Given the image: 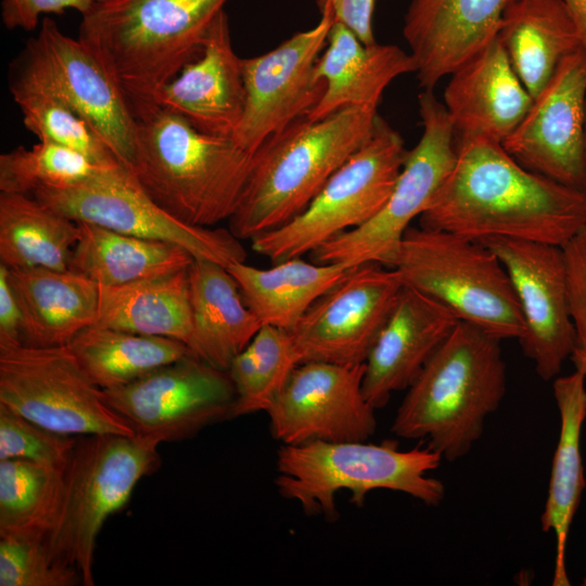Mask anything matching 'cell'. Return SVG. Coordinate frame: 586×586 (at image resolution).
I'll return each instance as SVG.
<instances>
[{"mask_svg":"<svg viewBox=\"0 0 586 586\" xmlns=\"http://www.w3.org/2000/svg\"><path fill=\"white\" fill-rule=\"evenodd\" d=\"M449 76L443 104L457 140L483 137L502 142L533 101L497 36Z\"/></svg>","mask_w":586,"mask_h":586,"instance_id":"cell-23","label":"cell"},{"mask_svg":"<svg viewBox=\"0 0 586 586\" xmlns=\"http://www.w3.org/2000/svg\"><path fill=\"white\" fill-rule=\"evenodd\" d=\"M103 168L74 150L39 140L31 149L18 146L0 155V191L33 194L42 187L84 181Z\"/></svg>","mask_w":586,"mask_h":586,"instance_id":"cell-37","label":"cell"},{"mask_svg":"<svg viewBox=\"0 0 586 586\" xmlns=\"http://www.w3.org/2000/svg\"><path fill=\"white\" fill-rule=\"evenodd\" d=\"M418 220L422 228L474 240L512 238L562 246L586 226V190L525 168L501 142L462 139L450 173Z\"/></svg>","mask_w":586,"mask_h":586,"instance_id":"cell-1","label":"cell"},{"mask_svg":"<svg viewBox=\"0 0 586 586\" xmlns=\"http://www.w3.org/2000/svg\"><path fill=\"white\" fill-rule=\"evenodd\" d=\"M78 222L34 196L0 193V260L8 268L68 270Z\"/></svg>","mask_w":586,"mask_h":586,"instance_id":"cell-32","label":"cell"},{"mask_svg":"<svg viewBox=\"0 0 586 586\" xmlns=\"http://www.w3.org/2000/svg\"><path fill=\"white\" fill-rule=\"evenodd\" d=\"M33 196L76 222L174 243L194 259L225 267L246 259L241 240L229 229L194 227L174 218L148 195L133 173L122 164L105 167L77 183L39 188Z\"/></svg>","mask_w":586,"mask_h":586,"instance_id":"cell-11","label":"cell"},{"mask_svg":"<svg viewBox=\"0 0 586 586\" xmlns=\"http://www.w3.org/2000/svg\"><path fill=\"white\" fill-rule=\"evenodd\" d=\"M67 346L101 390L126 385L160 367L194 355L176 339L95 324L80 331Z\"/></svg>","mask_w":586,"mask_h":586,"instance_id":"cell-33","label":"cell"},{"mask_svg":"<svg viewBox=\"0 0 586 586\" xmlns=\"http://www.w3.org/2000/svg\"><path fill=\"white\" fill-rule=\"evenodd\" d=\"M378 115L373 109L346 107L317 120L302 116L268 137L253 153L228 229L252 240L297 216L368 141Z\"/></svg>","mask_w":586,"mask_h":586,"instance_id":"cell-5","label":"cell"},{"mask_svg":"<svg viewBox=\"0 0 586 586\" xmlns=\"http://www.w3.org/2000/svg\"><path fill=\"white\" fill-rule=\"evenodd\" d=\"M0 404L64 435H135L67 345L0 346Z\"/></svg>","mask_w":586,"mask_h":586,"instance_id":"cell-12","label":"cell"},{"mask_svg":"<svg viewBox=\"0 0 586 586\" xmlns=\"http://www.w3.org/2000/svg\"><path fill=\"white\" fill-rule=\"evenodd\" d=\"M583 586H586V576L583 579Z\"/></svg>","mask_w":586,"mask_h":586,"instance_id":"cell-48","label":"cell"},{"mask_svg":"<svg viewBox=\"0 0 586 586\" xmlns=\"http://www.w3.org/2000/svg\"><path fill=\"white\" fill-rule=\"evenodd\" d=\"M193 320V354L209 365L228 370L244 349L260 321L247 307L240 286L227 267L193 259L188 268Z\"/></svg>","mask_w":586,"mask_h":586,"instance_id":"cell-27","label":"cell"},{"mask_svg":"<svg viewBox=\"0 0 586 586\" xmlns=\"http://www.w3.org/2000/svg\"><path fill=\"white\" fill-rule=\"evenodd\" d=\"M247 307L260 323L291 331L308 308L353 267L293 257L262 269L234 263L227 267Z\"/></svg>","mask_w":586,"mask_h":586,"instance_id":"cell-30","label":"cell"},{"mask_svg":"<svg viewBox=\"0 0 586 586\" xmlns=\"http://www.w3.org/2000/svg\"><path fill=\"white\" fill-rule=\"evenodd\" d=\"M377 0H315L320 13L329 11L365 44L375 43L373 12Z\"/></svg>","mask_w":586,"mask_h":586,"instance_id":"cell-42","label":"cell"},{"mask_svg":"<svg viewBox=\"0 0 586 586\" xmlns=\"http://www.w3.org/2000/svg\"><path fill=\"white\" fill-rule=\"evenodd\" d=\"M65 470L24 460H0V537L47 539L65 497Z\"/></svg>","mask_w":586,"mask_h":586,"instance_id":"cell-34","label":"cell"},{"mask_svg":"<svg viewBox=\"0 0 586 586\" xmlns=\"http://www.w3.org/2000/svg\"><path fill=\"white\" fill-rule=\"evenodd\" d=\"M458 321L438 302L404 285L365 361L368 403L383 408L393 393L407 390Z\"/></svg>","mask_w":586,"mask_h":586,"instance_id":"cell-21","label":"cell"},{"mask_svg":"<svg viewBox=\"0 0 586 586\" xmlns=\"http://www.w3.org/2000/svg\"><path fill=\"white\" fill-rule=\"evenodd\" d=\"M22 344L21 311L8 279V267L0 265V346Z\"/></svg>","mask_w":586,"mask_h":586,"instance_id":"cell-43","label":"cell"},{"mask_svg":"<svg viewBox=\"0 0 586 586\" xmlns=\"http://www.w3.org/2000/svg\"><path fill=\"white\" fill-rule=\"evenodd\" d=\"M392 268L404 285L438 302L459 321L500 340L519 341L523 335L524 322L509 276L481 241L410 226Z\"/></svg>","mask_w":586,"mask_h":586,"instance_id":"cell-7","label":"cell"},{"mask_svg":"<svg viewBox=\"0 0 586 586\" xmlns=\"http://www.w3.org/2000/svg\"><path fill=\"white\" fill-rule=\"evenodd\" d=\"M586 51L565 56L501 142L525 168L586 190Z\"/></svg>","mask_w":586,"mask_h":586,"instance_id":"cell-19","label":"cell"},{"mask_svg":"<svg viewBox=\"0 0 586 586\" xmlns=\"http://www.w3.org/2000/svg\"><path fill=\"white\" fill-rule=\"evenodd\" d=\"M69 269L100 285H123L173 273L193 262L189 252L174 243L119 233L101 226L78 222Z\"/></svg>","mask_w":586,"mask_h":586,"instance_id":"cell-31","label":"cell"},{"mask_svg":"<svg viewBox=\"0 0 586 586\" xmlns=\"http://www.w3.org/2000/svg\"><path fill=\"white\" fill-rule=\"evenodd\" d=\"M508 1L410 0L403 35L423 90H433L497 36Z\"/></svg>","mask_w":586,"mask_h":586,"instance_id":"cell-22","label":"cell"},{"mask_svg":"<svg viewBox=\"0 0 586 586\" xmlns=\"http://www.w3.org/2000/svg\"><path fill=\"white\" fill-rule=\"evenodd\" d=\"M561 247L576 348L586 351V226Z\"/></svg>","mask_w":586,"mask_h":586,"instance_id":"cell-40","label":"cell"},{"mask_svg":"<svg viewBox=\"0 0 586 586\" xmlns=\"http://www.w3.org/2000/svg\"><path fill=\"white\" fill-rule=\"evenodd\" d=\"M298 364L290 332L262 326L227 370L235 390L232 418L267 411Z\"/></svg>","mask_w":586,"mask_h":586,"instance_id":"cell-35","label":"cell"},{"mask_svg":"<svg viewBox=\"0 0 586 586\" xmlns=\"http://www.w3.org/2000/svg\"><path fill=\"white\" fill-rule=\"evenodd\" d=\"M93 3H100V2H106V1H110V0H91Z\"/></svg>","mask_w":586,"mask_h":586,"instance_id":"cell-46","label":"cell"},{"mask_svg":"<svg viewBox=\"0 0 586 586\" xmlns=\"http://www.w3.org/2000/svg\"><path fill=\"white\" fill-rule=\"evenodd\" d=\"M160 442L150 436H78L65 469V497L59 523L46 539L51 550L76 566L84 586H93L95 540L103 524L129 500L139 481L161 466Z\"/></svg>","mask_w":586,"mask_h":586,"instance_id":"cell-8","label":"cell"},{"mask_svg":"<svg viewBox=\"0 0 586 586\" xmlns=\"http://www.w3.org/2000/svg\"><path fill=\"white\" fill-rule=\"evenodd\" d=\"M8 279L21 311L22 344L66 346L95 324L99 284L71 269L8 268Z\"/></svg>","mask_w":586,"mask_h":586,"instance_id":"cell-25","label":"cell"},{"mask_svg":"<svg viewBox=\"0 0 586 586\" xmlns=\"http://www.w3.org/2000/svg\"><path fill=\"white\" fill-rule=\"evenodd\" d=\"M137 119L130 170L142 189L174 218L212 228L234 213L253 163V153L232 137L199 131L161 106Z\"/></svg>","mask_w":586,"mask_h":586,"instance_id":"cell-3","label":"cell"},{"mask_svg":"<svg viewBox=\"0 0 586 586\" xmlns=\"http://www.w3.org/2000/svg\"><path fill=\"white\" fill-rule=\"evenodd\" d=\"M227 0H110L85 12L78 39L124 93L135 116L202 52Z\"/></svg>","mask_w":586,"mask_h":586,"instance_id":"cell-2","label":"cell"},{"mask_svg":"<svg viewBox=\"0 0 586 586\" xmlns=\"http://www.w3.org/2000/svg\"><path fill=\"white\" fill-rule=\"evenodd\" d=\"M505 267L521 309L524 332L519 340L535 371L549 381L577 347L562 247L512 238L479 240Z\"/></svg>","mask_w":586,"mask_h":586,"instance_id":"cell-16","label":"cell"},{"mask_svg":"<svg viewBox=\"0 0 586 586\" xmlns=\"http://www.w3.org/2000/svg\"><path fill=\"white\" fill-rule=\"evenodd\" d=\"M10 89L25 127L40 141L74 150L100 166L120 164L95 130L56 95L22 74Z\"/></svg>","mask_w":586,"mask_h":586,"instance_id":"cell-36","label":"cell"},{"mask_svg":"<svg viewBox=\"0 0 586 586\" xmlns=\"http://www.w3.org/2000/svg\"><path fill=\"white\" fill-rule=\"evenodd\" d=\"M92 4L91 0H3L1 15L9 29L34 30L41 14H60L67 9L84 14Z\"/></svg>","mask_w":586,"mask_h":586,"instance_id":"cell-41","label":"cell"},{"mask_svg":"<svg viewBox=\"0 0 586 586\" xmlns=\"http://www.w3.org/2000/svg\"><path fill=\"white\" fill-rule=\"evenodd\" d=\"M106 404L135 434L161 444L198 434L232 418L235 390L227 370L195 355L160 367L123 386L102 390Z\"/></svg>","mask_w":586,"mask_h":586,"instance_id":"cell-13","label":"cell"},{"mask_svg":"<svg viewBox=\"0 0 586 586\" xmlns=\"http://www.w3.org/2000/svg\"><path fill=\"white\" fill-rule=\"evenodd\" d=\"M416 69L411 54L398 46L365 44L348 27L334 22L316 64L324 92L306 117L317 120L346 107L378 110L390 84Z\"/></svg>","mask_w":586,"mask_h":586,"instance_id":"cell-24","label":"cell"},{"mask_svg":"<svg viewBox=\"0 0 586 586\" xmlns=\"http://www.w3.org/2000/svg\"><path fill=\"white\" fill-rule=\"evenodd\" d=\"M585 166H586V140H585Z\"/></svg>","mask_w":586,"mask_h":586,"instance_id":"cell-47","label":"cell"},{"mask_svg":"<svg viewBox=\"0 0 586 586\" xmlns=\"http://www.w3.org/2000/svg\"><path fill=\"white\" fill-rule=\"evenodd\" d=\"M403 288L392 267L379 263L353 267L289 331L300 364H364Z\"/></svg>","mask_w":586,"mask_h":586,"instance_id":"cell-15","label":"cell"},{"mask_svg":"<svg viewBox=\"0 0 586 586\" xmlns=\"http://www.w3.org/2000/svg\"><path fill=\"white\" fill-rule=\"evenodd\" d=\"M188 268L123 285L99 284L95 326L176 339L192 351Z\"/></svg>","mask_w":586,"mask_h":586,"instance_id":"cell-29","label":"cell"},{"mask_svg":"<svg viewBox=\"0 0 586 586\" xmlns=\"http://www.w3.org/2000/svg\"><path fill=\"white\" fill-rule=\"evenodd\" d=\"M334 22L331 12H322L313 28L267 53L242 59L245 105L232 136L241 148L254 153L268 137L317 105L326 85L316 76V64Z\"/></svg>","mask_w":586,"mask_h":586,"instance_id":"cell-17","label":"cell"},{"mask_svg":"<svg viewBox=\"0 0 586 586\" xmlns=\"http://www.w3.org/2000/svg\"><path fill=\"white\" fill-rule=\"evenodd\" d=\"M570 359L573 361L575 370L579 371L586 379V351L576 348Z\"/></svg>","mask_w":586,"mask_h":586,"instance_id":"cell-45","label":"cell"},{"mask_svg":"<svg viewBox=\"0 0 586 586\" xmlns=\"http://www.w3.org/2000/svg\"><path fill=\"white\" fill-rule=\"evenodd\" d=\"M201 132L232 137L245 105L242 59L233 50L229 20L222 10L213 21L201 54L154 97Z\"/></svg>","mask_w":586,"mask_h":586,"instance_id":"cell-20","label":"cell"},{"mask_svg":"<svg viewBox=\"0 0 586 586\" xmlns=\"http://www.w3.org/2000/svg\"><path fill=\"white\" fill-rule=\"evenodd\" d=\"M18 74L31 79L73 109L103 139L117 161L130 169L137 119L124 93L91 51L77 38L43 18L23 53Z\"/></svg>","mask_w":586,"mask_h":586,"instance_id":"cell-14","label":"cell"},{"mask_svg":"<svg viewBox=\"0 0 586 586\" xmlns=\"http://www.w3.org/2000/svg\"><path fill=\"white\" fill-rule=\"evenodd\" d=\"M78 569L58 557L46 539L0 537V586H76Z\"/></svg>","mask_w":586,"mask_h":586,"instance_id":"cell-38","label":"cell"},{"mask_svg":"<svg viewBox=\"0 0 586 586\" xmlns=\"http://www.w3.org/2000/svg\"><path fill=\"white\" fill-rule=\"evenodd\" d=\"M364 374L365 362L298 364L266 411L273 437L283 445L368 441L377 420L364 395Z\"/></svg>","mask_w":586,"mask_h":586,"instance_id":"cell-18","label":"cell"},{"mask_svg":"<svg viewBox=\"0 0 586 586\" xmlns=\"http://www.w3.org/2000/svg\"><path fill=\"white\" fill-rule=\"evenodd\" d=\"M573 20L581 47L586 51V0H562Z\"/></svg>","mask_w":586,"mask_h":586,"instance_id":"cell-44","label":"cell"},{"mask_svg":"<svg viewBox=\"0 0 586 586\" xmlns=\"http://www.w3.org/2000/svg\"><path fill=\"white\" fill-rule=\"evenodd\" d=\"M407 151L400 133L378 115L371 137L283 226L262 233L252 249L272 264L309 254L373 218L390 198Z\"/></svg>","mask_w":586,"mask_h":586,"instance_id":"cell-9","label":"cell"},{"mask_svg":"<svg viewBox=\"0 0 586 586\" xmlns=\"http://www.w3.org/2000/svg\"><path fill=\"white\" fill-rule=\"evenodd\" d=\"M422 133L407 151L395 187L381 211L366 224L343 232L309 253L318 264L355 267L379 263L392 267L400 242L429 206L450 173L457 155V140L444 104L433 90L418 95Z\"/></svg>","mask_w":586,"mask_h":586,"instance_id":"cell-10","label":"cell"},{"mask_svg":"<svg viewBox=\"0 0 586 586\" xmlns=\"http://www.w3.org/2000/svg\"><path fill=\"white\" fill-rule=\"evenodd\" d=\"M443 457L426 447L399 449L394 440L380 444L367 441H313L283 445L277 453L276 486L280 495L300 504L308 515L337 519L335 496L352 494L351 501L361 507L374 489L407 494L428 506L440 505L444 484L429 473Z\"/></svg>","mask_w":586,"mask_h":586,"instance_id":"cell-6","label":"cell"},{"mask_svg":"<svg viewBox=\"0 0 586 586\" xmlns=\"http://www.w3.org/2000/svg\"><path fill=\"white\" fill-rule=\"evenodd\" d=\"M552 388L560 416V432L540 523L542 530L552 532L556 539L552 585L570 586L566 542L586 486L581 451L582 428L586 419V379L575 370L556 377Z\"/></svg>","mask_w":586,"mask_h":586,"instance_id":"cell-26","label":"cell"},{"mask_svg":"<svg viewBox=\"0 0 586 586\" xmlns=\"http://www.w3.org/2000/svg\"><path fill=\"white\" fill-rule=\"evenodd\" d=\"M497 37L532 98L547 85L561 61L582 48L562 0H509Z\"/></svg>","mask_w":586,"mask_h":586,"instance_id":"cell-28","label":"cell"},{"mask_svg":"<svg viewBox=\"0 0 586 586\" xmlns=\"http://www.w3.org/2000/svg\"><path fill=\"white\" fill-rule=\"evenodd\" d=\"M500 341L458 321L406 390L392 432L403 438L425 440L448 461L467 455L506 393Z\"/></svg>","mask_w":586,"mask_h":586,"instance_id":"cell-4","label":"cell"},{"mask_svg":"<svg viewBox=\"0 0 586 586\" xmlns=\"http://www.w3.org/2000/svg\"><path fill=\"white\" fill-rule=\"evenodd\" d=\"M77 437L46 429L0 404V460L24 459L65 470Z\"/></svg>","mask_w":586,"mask_h":586,"instance_id":"cell-39","label":"cell"}]
</instances>
